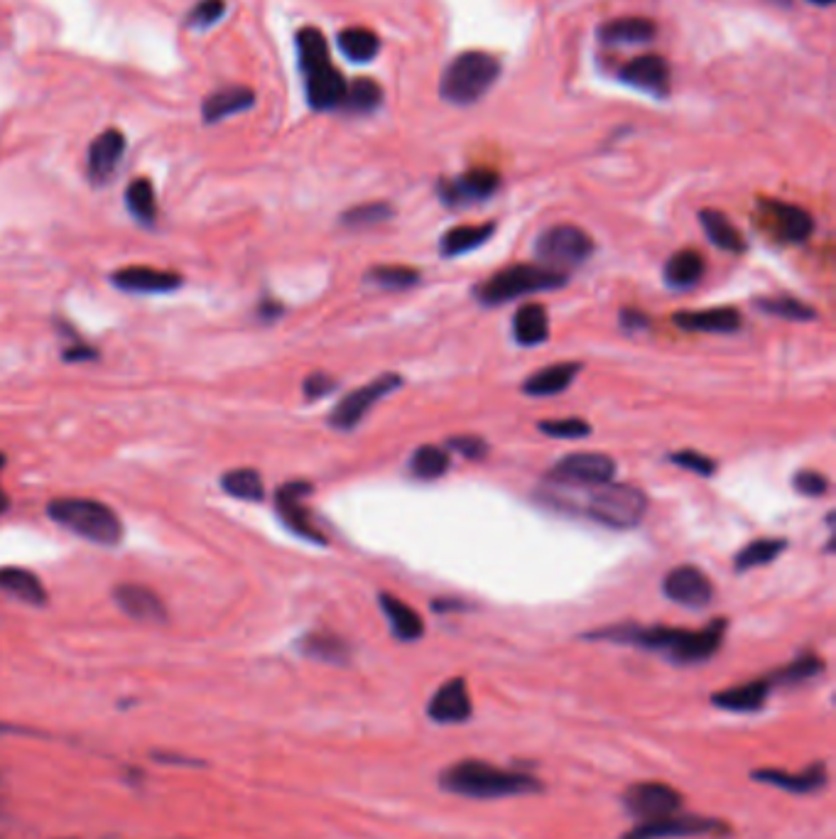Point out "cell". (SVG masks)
<instances>
[{
	"instance_id": "cell-1",
	"label": "cell",
	"mask_w": 836,
	"mask_h": 839,
	"mask_svg": "<svg viewBox=\"0 0 836 839\" xmlns=\"http://www.w3.org/2000/svg\"><path fill=\"white\" fill-rule=\"evenodd\" d=\"M547 484L550 486L542 489V501L547 506L584 516L613 530L635 528L648 511L645 494L631 484H616V481L591 486L557 484V481H547Z\"/></svg>"
},
{
	"instance_id": "cell-2",
	"label": "cell",
	"mask_w": 836,
	"mask_h": 839,
	"mask_svg": "<svg viewBox=\"0 0 836 839\" xmlns=\"http://www.w3.org/2000/svg\"><path fill=\"white\" fill-rule=\"evenodd\" d=\"M724 633H726V621L716 619L702 631L672 629V626L623 624V626H608V629L586 633V638L623 643V646H635V648H645V651L665 653V656L677 665H697L716 656V651H719L721 643H724Z\"/></svg>"
},
{
	"instance_id": "cell-3",
	"label": "cell",
	"mask_w": 836,
	"mask_h": 839,
	"mask_svg": "<svg viewBox=\"0 0 836 839\" xmlns=\"http://www.w3.org/2000/svg\"><path fill=\"white\" fill-rule=\"evenodd\" d=\"M439 786L447 793L471 800H501L515 795L540 793L542 783L525 771L498 768L488 761H456L439 776Z\"/></svg>"
},
{
	"instance_id": "cell-4",
	"label": "cell",
	"mask_w": 836,
	"mask_h": 839,
	"mask_svg": "<svg viewBox=\"0 0 836 839\" xmlns=\"http://www.w3.org/2000/svg\"><path fill=\"white\" fill-rule=\"evenodd\" d=\"M47 516L69 533L103 548H116L123 540V523L118 513L96 499H76V496L54 499L47 503Z\"/></svg>"
},
{
	"instance_id": "cell-5",
	"label": "cell",
	"mask_w": 836,
	"mask_h": 839,
	"mask_svg": "<svg viewBox=\"0 0 836 839\" xmlns=\"http://www.w3.org/2000/svg\"><path fill=\"white\" fill-rule=\"evenodd\" d=\"M501 74V62L488 52L456 54L442 74L439 94L456 106H471L488 94Z\"/></svg>"
},
{
	"instance_id": "cell-6",
	"label": "cell",
	"mask_w": 836,
	"mask_h": 839,
	"mask_svg": "<svg viewBox=\"0 0 836 839\" xmlns=\"http://www.w3.org/2000/svg\"><path fill=\"white\" fill-rule=\"evenodd\" d=\"M567 285V275L559 273V270L547 268V265H535V263H518L510 265V268L498 270L493 278L483 280V283L476 285L474 295L481 305H503V302L518 300L523 295H532V292L542 290H557Z\"/></svg>"
},
{
	"instance_id": "cell-7",
	"label": "cell",
	"mask_w": 836,
	"mask_h": 839,
	"mask_svg": "<svg viewBox=\"0 0 836 839\" xmlns=\"http://www.w3.org/2000/svg\"><path fill=\"white\" fill-rule=\"evenodd\" d=\"M594 251V238L574 224H557L552 229L542 231L535 246L540 263L552 270H559V273H562V268H574V265L586 263L594 256Z\"/></svg>"
},
{
	"instance_id": "cell-8",
	"label": "cell",
	"mask_w": 836,
	"mask_h": 839,
	"mask_svg": "<svg viewBox=\"0 0 836 839\" xmlns=\"http://www.w3.org/2000/svg\"><path fill=\"white\" fill-rule=\"evenodd\" d=\"M403 383V376H398V373H383V376L373 378L368 386H361L356 388V391L346 393V398H341L329 413V425L341 432L354 430V427L361 425V420L371 413L378 400L388 398V395L398 391Z\"/></svg>"
},
{
	"instance_id": "cell-9",
	"label": "cell",
	"mask_w": 836,
	"mask_h": 839,
	"mask_svg": "<svg viewBox=\"0 0 836 839\" xmlns=\"http://www.w3.org/2000/svg\"><path fill=\"white\" fill-rule=\"evenodd\" d=\"M756 221L778 243H805L814 231L810 211L778 199H760Z\"/></svg>"
},
{
	"instance_id": "cell-10",
	"label": "cell",
	"mask_w": 836,
	"mask_h": 839,
	"mask_svg": "<svg viewBox=\"0 0 836 839\" xmlns=\"http://www.w3.org/2000/svg\"><path fill=\"white\" fill-rule=\"evenodd\" d=\"M729 832L724 820L702 815H667L660 820L638 822L631 832H626L621 839H680V837H707Z\"/></svg>"
},
{
	"instance_id": "cell-11",
	"label": "cell",
	"mask_w": 836,
	"mask_h": 839,
	"mask_svg": "<svg viewBox=\"0 0 836 839\" xmlns=\"http://www.w3.org/2000/svg\"><path fill=\"white\" fill-rule=\"evenodd\" d=\"M682 793L667 783L660 781H643L633 783L631 788L623 793V805L638 822L660 820V817L675 815L682 810Z\"/></svg>"
},
{
	"instance_id": "cell-12",
	"label": "cell",
	"mask_w": 836,
	"mask_h": 839,
	"mask_svg": "<svg viewBox=\"0 0 836 839\" xmlns=\"http://www.w3.org/2000/svg\"><path fill=\"white\" fill-rule=\"evenodd\" d=\"M312 494V484L307 481H287L275 494V511H278L280 521L297 535V538L309 540V543L327 545V538L322 530L312 523V513L304 506V499Z\"/></svg>"
},
{
	"instance_id": "cell-13",
	"label": "cell",
	"mask_w": 836,
	"mask_h": 839,
	"mask_svg": "<svg viewBox=\"0 0 836 839\" xmlns=\"http://www.w3.org/2000/svg\"><path fill=\"white\" fill-rule=\"evenodd\" d=\"M616 476V462L608 454L601 452H577L562 457L555 467L547 472V481H557V484H577V486H591V484H606Z\"/></svg>"
},
{
	"instance_id": "cell-14",
	"label": "cell",
	"mask_w": 836,
	"mask_h": 839,
	"mask_svg": "<svg viewBox=\"0 0 836 839\" xmlns=\"http://www.w3.org/2000/svg\"><path fill=\"white\" fill-rule=\"evenodd\" d=\"M501 187V177L493 170H469L452 180H439L437 194L447 207H474L486 202Z\"/></svg>"
},
{
	"instance_id": "cell-15",
	"label": "cell",
	"mask_w": 836,
	"mask_h": 839,
	"mask_svg": "<svg viewBox=\"0 0 836 839\" xmlns=\"http://www.w3.org/2000/svg\"><path fill=\"white\" fill-rule=\"evenodd\" d=\"M662 592L670 602L687 606V609H704L714 602V584L699 567L692 565H682L667 572Z\"/></svg>"
},
{
	"instance_id": "cell-16",
	"label": "cell",
	"mask_w": 836,
	"mask_h": 839,
	"mask_svg": "<svg viewBox=\"0 0 836 839\" xmlns=\"http://www.w3.org/2000/svg\"><path fill=\"white\" fill-rule=\"evenodd\" d=\"M111 283L118 290L133 292V295H165L182 288V275L172 270L150 268V265H126L111 275Z\"/></svg>"
},
{
	"instance_id": "cell-17",
	"label": "cell",
	"mask_w": 836,
	"mask_h": 839,
	"mask_svg": "<svg viewBox=\"0 0 836 839\" xmlns=\"http://www.w3.org/2000/svg\"><path fill=\"white\" fill-rule=\"evenodd\" d=\"M474 714L469 685L464 678H452L434 692L427 702V717L437 724H464Z\"/></svg>"
},
{
	"instance_id": "cell-18",
	"label": "cell",
	"mask_w": 836,
	"mask_h": 839,
	"mask_svg": "<svg viewBox=\"0 0 836 839\" xmlns=\"http://www.w3.org/2000/svg\"><path fill=\"white\" fill-rule=\"evenodd\" d=\"M304 77V91H307V101L314 111H336L344 106L346 99V79L341 77L339 69L334 64H319V67L302 72Z\"/></svg>"
},
{
	"instance_id": "cell-19",
	"label": "cell",
	"mask_w": 836,
	"mask_h": 839,
	"mask_svg": "<svg viewBox=\"0 0 836 839\" xmlns=\"http://www.w3.org/2000/svg\"><path fill=\"white\" fill-rule=\"evenodd\" d=\"M123 155H126V135L116 128L99 133L94 143L89 145V155H86V175L94 184H106L116 175L118 165H121Z\"/></svg>"
},
{
	"instance_id": "cell-20",
	"label": "cell",
	"mask_w": 836,
	"mask_h": 839,
	"mask_svg": "<svg viewBox=\"0 0 836 839\" xmlns=\"http://www.w3.org/2000/svg\"><path fill=\"white\" fill-rule=\"evenodd\" d=\"M621 79L633 89L648 91L658 99L670 94V64L660 54H643L623 64Z\"/></svg>"
},
{
	"instance_id": "cell-21",
	"label": "cell",
	"mask_w": 836,
	"mask_h": 839,
	"mask_svg": "<svg viewBox=\"0 0 836 839\" xmlns=\"http://www.w3.org/2000/svg\"><path fill=\"white\" fill-rule=\"evenodd\" d=\"M751 778L753 781L763 783V786H773V788L787 790V793H795V795H807V793H817V790H822L824 786H827L829 773H827V766H824L822 761H817L800 773H785V771H778V768H758V771L751 773Z\"/></svg>"
},
{
	"instance_id": "cell-22",
	"label": "cell",
	"mask_w": 836,
	"mask_h": 839,
	"mask_svg": "<svg viewBox=\"0 0 836 839\" xmlns=\"http://www.w3.org/2000/svg\"><path fill=\"white\" fill-rule=\"evenodd\" d=\"M258 101L255 91L251 86L243 84H228L221 86V89L211 91L202 104V118L206 126H214V123L226 121V118L238 116V113L251 111Z\"/></svg>"
},
{
	"instance_id": "cell-23",
	"label": "cell",
	"mask_w": 836,
	"mask_h": 839,
	"mask_svg": "<svg viewBox=\"0 0 836 839\" xmlns=\"http://www.w3.org/2000/svg\"><path fill=\"white\" fill-rule=\"evenodd\" d=\"M113 599L130 619L148 621V624L167 621V606L160 599V594L152 592L150 587H143V584H118L113 589Z\"/></svg>"
},
{
	"instance_id": "cell-24",
	"label": "cell",
	"mask_w": 836,
	"mask_h": 839,
	"mask_svg": "<svg viewBox=\"0 0 836 839\" xmlns=\"http://www.w3.org/2000/svg\"><path fill=\"white\" fill-rule=\"evenodd\" d=\"M672 322L684 332L731 334L741 329V315L734 307H711V310H692L672 315Z\"/></svg>"
},
{
	"instance_id": "cell-25",
	"label": "cell",
	"mask_w": 836,
	"mask_h": 839,
	"mask_svg": "<svg viewBox=\"0 0 836 839\" xmlns=\"http://www.w3.org/2000/svg\"><path fill=\"white\" fill-rule=\"evenodd\" d=\"M770 692H773L770 680L758 678L751 682H743V685L729 687V690L714 692V695H711V705L726 709V712H736V714L758 712V709H763Z\"/></svg>"
},
{
	"instance_id": "cell-26",
	"label": "cell",
	"mask_w": 836,
	"mask_h": 839,
	"mask_svg": "<svg viewBox=\"0 0 836 839\" xmlns=\"http://www.w3.org/2000/svg\"><path fill=\"white\" fill-rule=\"evenodd\" d=\"M579 371H582L579 361H562V364L540 368V371L525 378L523 393L532 395V398H550V395L567 391Z\"/></svg>"
},
{
	"instance_id": "cell-27",
	"label": "cell",
	"mask_w": 836,
	"mask_h": 839,
	"mask_svg": "<svg viewBox=\"0 0 836 839\" xmlns=\"http://www.w3.org/2000/svg\"><path fill=\"white\" fill-rule=\"evenodd\" d=\"M297 651H300L304 658H312L329 665H346L351 658L349 643L331 631L304 633L300 641H297Z\"/></svg>"
},
{
	"instance_id": "cell-28",
	"label": "cell",
	"mask_w": 836,
	"mask_h": 839,
	"mask_svg": "<svg viewBox=\"0 0 836 839\" xmlns=\"http://www.w3.org/2000/svg\"><path fill=\"white\" fill-rule=\"evenodd\" d=\"M378 602H380V609H383L385 619H388L390 629H393L395 633V638L410 643V641H420V638L425 636V624H422L420 614H417L410 604L400 602L395 594H388V592H380Z\"/></svg>"
},
{
	"instance_id": "cell-29",
	"label": "cell",
	"mask_w": 836,
	"mask_h": 839,
	"mask_svg": "<svg viewBox=\"0 0 836 839\" xmlns=\"http://www.w3.org/2000/svg\"><path fill=\"white\" fill-rule=\"evenodd\" d=\"M513 337L520 346H540L550 339V315L542 305L518 307L513 315Z\"/></svg>"
},
{
	"instance_id": "cell-30",
	"label": "cell",
	"mask_w": 836,
	"mask_h": 839,
	"mask_svg": "<svg viewBox=\"0 0 836 839\" xmlns=\"http://www.w3.org/2000/svg\"><path fill=\"white\" fill-rule=\"evenodd\" d=\"M0 592L10 594V597L20 599V602L30 606L47 604L45 584L37 579V575H32L30 570H23V567H0Z\"/></svg>"
},
{
	"instance_id": "cell-31",
	"label": "cell",
	"mask_w": 836,
	"mask_h": 839,
	"mask_svg": "<svg viewBox=\"0 0 836 839\" xmlns=\"http://www.w3.org/2000/svg\"><path fill=\"white\" fill-rule=\"evenodd\" d=\"M704 275V258L702 253L692 251V248H684V251L672 253L667 258L665 270H662V278L670 288L675 290H687L692 285H697Z\"/></svg>"
},
{
	"instance_id": "cell-32",
	"label": "cell",
	"mask_w": 836,
	"mask_h": 839,
	"mask_svg": "<svg viewBox=\"0 0 836 839\" xmlns=\"http://www.w3.org/2000/svg\"><path fill=\"white\" fill-rule=\"evenodd\" d=\"M493 234H496V224H461L449 229L447 234L439 241V251L442 256L456 258L464 256V253L476 251V248L483 246Z\"/></svg>"
},
{
	"instance_id": "cell-33",
	"label": "cell",
	"mask_w": 836,
	"mask_h": 839,
	"mask_svg": "<svg viewBox=\"0 0 836 839\" xmlns=\"http://www.w3.org/2000/svg\"><path fill=\"white\" fill-rule=\"evenodd\" d=\"M699 221H702L704 226V234H707V238L716 248H721V251L726 253L746 251V238L731 224V219L724 211L704 209L699 211Z\"/></svg>"
},
{
	"instance_id": "cell-34",
	"label": "cell",
	"mask_w": 836,
	"mask_h": 839,
	"mask_svg": "<svg viewBox=\"0 0 836 839\" xmlns=\"http://www.w3.org/2000/svg\"><path fill=\"white\" fill-rule=\"evenodd\" d=\"M655 32L658 27L648 18H618L601 27L599 35L606 45H643L653 40Z\"/></svg>"
},
{
	"instance_id": "cell-35",
	"label": "cell",
	"mask_w": 836,
	"mask_h": 839,
	"mask_svg": "<svg viewBox=\"0 0 836 839\" xmlns=\"http://www.w3.org/2000/svg\"><path fill=\"white\" fill-rule=\"evenodd\" d=\"M339 50L351 62L363 64L371 62L380 52V40L373 30L368 27H346L339 32Z\"/></svg>"
},
{
	"instance_id": "cell-36",
	"label": "cell",
	"mask_w": 836,
	"mask_h": 839,
	"mask_svg": "<svg viewBox=\"0 0 836 839\" xmlns=\"http://www.w3.org/2000/svg\"><path fill=\"white\" fill-rule=\"evenodd\" d=\"M824 673V660L814 653H802L800 658H795L792 663L783 665L780 670L768 675L770 685L773 687H795L802 685V682L819 678Z\"/></svg>"
},
{
	"instance_id": "cell-37",
	"label": "cell",
	"mask_w": 836,
	"mask_h": 839,
	"mask_svg": "<svg viewBox=\"0 0 836 839\" xmlns=\"http://www.w3.org/2000/svg\"><path fill=\"white\" fill-rule=\"evenodd\" d=\"M126 207L140 226H152L157 221V199L155 187L148 177H138L126 189Z\"/></svg>"
},
{
	"instance_id": "cell-38",
	"label": "cell",
	"mask_w": 836,
	"mask_h": 839,
	"mask_svg": "<svg viewBox=\"0 0 836 839\" xmlns=\"http://www.w3.org/2000/svg\"><path fill=\"white\" fill-rule=\"evenodd\" d=\"M221 489L238 501H263L265 484L263 476L255 469H231L221 476Z\"/></svg>"
},
{
	"instance_id": "cell-39",
	"label": "cell",
	"mask_w": 836,
	"mask_h": 839,
	"mask_svg": "<svg viewBox=\"0 0 836 839\" xmlns=\"http://www.w3.org/2000/svg\"><path fill=\"white\" fill-rule=\"evenodd\" d=\"M295 45H297V62H300V72H307V69L331 62L329 45L317 27H302L295 37Z\"/></svg>"
},
{
	"instance_id": "cell-40",
	"label": "cell",
	"mask_w": 836,
	"mask_h": 839,
	"mask_svg": "<svg viewBox=\"0 0 836 839\" xmlns=\"http://www.w3.org/2000/svg\"><path fill=\"white\" fill-rule=\"evenodd\" d=\"M449 454L437 445H422L410 457V474L422 481H434L449 472Z\"/></svg>"
},
{
	"instance_id": "cell-41",
	"label": "cell",
	"mask_w": 836,
	"mask_h": 839,
	"mask_svg": "<svg viewBox=\"0 0 836 839\" xmlns=\"http://www.w3.org/2000/svg\"><path fill=\"white\" fill-rule=\"evenodd\" d=\"M756 307L770 317H783L790 322H812L817 319V310L797 297H758Z\"/></svg>"
},
{
	"instance_id": "cell-42",
	"label": "cell",
	"mask_w": 836,
	"mask_h": 839,
	"mask_svg": "<svg viewBox=\"0 0 836 839\" xmlns=\"http://www.w3.org/2000/svg\"><path fill=\"white\" fill-rule=\"evenodd\" d=\"M785 548H787V543L780 538L753 540V543H748L746 548L736 555V570L746 572V570H753V567L768 565V562H773Z\"/></svg>"
},
{
	"instance_id": "cell-43",
	"label": "cell",
	"mask_w": 836,
	"mask_h": 839,
	"mask_svg": "<svg viewBox=\"0 0 836 839\" xmlns=\"http://www.w3.org/2000/svg\"><path fill=\"white\" fill-rule=\"evenodd\" d=\"M366 283L385 290H407L420 283V273L407 265H376L366 273Z\"/></svg>"
},
{
	"instance_id": "cell-44",
	"label": "cell",
	"mask_w": 836,
	"mask_h": 839,
	"mask_svg": "<svg viewBox=\"0 0 836 839\" xmlns=\"http://www.w3.org/2000/svg\"><path fill=\"white\" fill-rule=\"evenodd\" d=\"M383 101V91L373 79H356L346 86V99H344V111L349 113H371L376 111Z\"/></svg>"
},
{
	"instance_id": "cell-45",
	"label": "cell",
	"mask_w": 836,
	"mask_h": 839,
	"mask_svg": "<svg viewBox=\"0 0 836 839\" xmlns=\"http://www.w3.org/2000/svg\"><path fill=\"white\" fill-rule=\"evenodd\" d=\"M390 216H393V207L385 202L358 204V207L341 214V224L349 226V229H363V226L383 224V221H388Z\"/></svg>"
},
{
	"instance_id": "cell-46",
	"label": "cell",
	"mask_w": 836,
	"mask_h": 839,
	"mask_svg": "<svg viewBox=\"0 0 836 839\" xmlns=\"http://www.w3.org/2000/svg\"><path fill=\"white\" fill-rule=\"evenodd\" d=\"M226 0H199L187 15V27L192 30H209V27L219 25L226 15Z\"/></svg>"
},
{
	"instance_id": "cell-47",
	"label": "cell",
	"mask_w": 836,
	"mask_h": 839,
	"mask_svg": "<svg viewBox=\"0 0 836 839\" xmlns=\"http://www.w3.org/2000/svg\"><path fill=\"white\" fill-rule=\"evenodd\" d=\"M537 430L555 440H579L591 432V425L582 418H564V420H542Z\"/></svg>"
},
{
	"instance_id": "cell-48",
	"label": "cell",
	"mask_w": 836,
	"mask_h": 839,
	"mask_svg": "<svg viewBox=\"0 0 836 839\" xmlns=\"http://www.w3.org/2000/svg\"><path fill=\"white\" fill-rule=\"evenodd\" d=\"M670 462L677 464V467L687 469V472L699 474V476H711L716 472V462L707 454L694 452V449H682V452H672Z\"/></svg>"
},
{
	"instance_id": "cell-49",
	"label": "cell",
	"mask_w": 836,
	"mask_h": 839,
	"mask_svg": "<svg viewBox=\"0 0 836 839\" xmlns=\"http://www.w3.org/2000/svg\"><path fill=\"white\" fill-rule=\"evenodd\" d=\"M792 484H795V489L800 491V494L810 496V499L824 496L829 489L827 476L819 474V472H810V469H805V472H797L795 476H792Z\"/></svg>"
},
{
	"instance_id": "cell-50",
	"label": "cell",
	"mask_w": 836,
	"mask_h": 839,
	"mask_svg": "<svg viewBox=\"0 0 836 839\" xmlns=\"http://www.w3.org/2000/svg\"><path fill=\"white\" fill-rule=\"evenodd\" d=\"M447 445L449 449H454V452L464 454L466 459H474V462H481V459H486V454H488L486 440H481V437H474V435L449 437Z\"/></svg>"
},
{
	"instance_id": "cell-51",
	"label": "cell",
	"mask_w": 836,
	"mask_h": 839,
	"mask_svg": "<svg viewBox=\"0 0 836 839\" xmlns=\"http://www.w3.org/2000/svg\"><path fill=\"white\" fill-rule=\"evenodd\" d=\"M302 391L307 400H319L336 391V378L329 376V373H312V376L304 378Z\"/></svg>"
},
{
	"instance_id": "cell-52",
	"label": "cell",
	"mask_w": 836,
	"mask_h": 839,
	"mask_svg": "<svg viewBox=\"0 0 836 839\" xmlns=\"http://www.w3.org/2000/svg\"><path fill=\"white\" fill-rule=\"evenodd\" d=\"M62 356L69 361V364H84V361L99 359V351H96L94 346L86 344V341H81L79 337H76L74 344L67 346V349L62 351Z\"/></svg>"
},
{
	"instance_id": "cell-53",
	"label": "cell",
	"mask_w": 836,
	"mask_h": 839,
	"mask_svg": "<svg viewBox=\"0 0 836 839\" xmlns=\"http://www.w3.org/2000/svg\"><path fill=\"white\" fill-rule=\"evenodd\" d=\"M282 312H285V307H282L278 300L265 297V300H260L258 312H255V315H258L260 322H275V319L282 317Z\"/></svg>"
},
{
	"instance_id": "cell-54",
	"label": "cell",
	"mask_w": 836,
	"mask_h": 839,
	"mask_svg": "<svg viewBox=\"0 0 836 839\" xmlns=\"http://www.w3.org/2000/svg\"><path fill=\"white\" fill-rule=\"evenodd\" d=\"M621 327L633 329V332H638V329H648L650 327V317H645L643 312H638V310H623L621 312Z\"/></svg>"
},
{
	"instance_id": "cell-55",
	"label": "cell",
	"mask_w": 836,
	"mask_h": 839,
	"mask_svg": "<svg viewBox=\"0 0 836 839\" xmlns=\"http://www.w3.org/2000/svg\"><path fill=\"white\" fill-rule=\"evenodd\" d=\"M5 467V454L0 452V469ZM8 508H10V499H8V494H5V489L3 486H0V516H3V513H8Z\"/></svg>"
},
{
	"instance_id": "cell-56",
	"label": "cell",
	"mask_w": 836,
	"mask_h": 839,
	"mask_svg": "<svg viewBox=\"0 0 836 839\" xmlns=\"http://www.w3.org/2000/svg\"><path fill=\"white\" fill-rule=\"evenodd\" d=\"M810 3H814V5H824V8H827V5H832L834 0H810Z\"/></svg>"
}]
</instances>
